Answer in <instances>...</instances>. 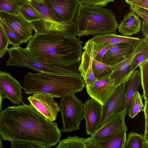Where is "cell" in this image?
Listing matches in <instances>:
<instances>
[{
	"label": "cell",
	"instance_id": "cell-44",
	"mask_svg": "<svg viewBox=\"0 0 148 148\" xmlns=\"http://www.w3.org/2000/svg\"><path fill=\"white\" fill-rule=\"evenodd\" d=\"M0 22H1V20L0 19Z\"/></svg>",
	"mask_w": 148,
	"mask_h": 148
},
{
	"label": "cell",
	"instance_id": "cell-20",
	"mask_svg": "<svg viewBox=\"0 0 148 148\" xmlns=\"http://www.w3.org/2000/svg\"><path fill=\"white\" fill-rule=\"evenodd\" d=\"M94 42L106 43L110 44H124L130 45L134 48L139 43L140 39L114 34H106L94 36L91 39Z\"/></svg>",
	"mask_w": 148,
	"mask_h": 148
},
{
	"label": "cell",
	"instance_id": "cell-19",
	"mask_svg": "<svg viewBox=\"0 0 148 148\" xmlns=\"http://www.w3.org/2000/svg\"><path fill=\"white\" fill-rule=\"evenodd\" d=\"M141 21L139 16L130 10L124 17L119 25V31L124 36L130 37L139 32Z\"/></svg>",
	"mask_w": 148,
	"mask_h": 148
},
{
	"label": "cell",
	"instance_id": "cell-35",
	"mask_svg": "<svg viewBox=\"0 0 148 148\" xmlns=\"http://www.w3.org/2000/svg\"><path fill=\"white\" fill-rule=\"evenodd\" d=\"M130 8L138 16L148 23V9L133 5H130Z\"/></svg>",
	"mask_w": 148,
	"mask_h": 148
},
{
	"label": "cell",
	"instance_id": "cell-18",
	"mask_svg": "<svg viewBox=\"0 0 148 148\" xmlns=\"http://www.w3.org/2000/svg\"><path fill=\"white\" fill-rule=\"evenodd\" d=\"M126 132H121L110 138L95 141L84 142L85 148H124Z\"/></svg>",
	"mask_w": 148,
	"mask_h": 148
},
{
	"label": "cell",
	"instance_id": "cell-37",
	"mask_svg": "<svg viewBox=\"0 0 148 148\" xmlns=\"http://www.w3.org/2000/svg\"><path fill=\"white\" fill-rule=\"evenodd\" d=\"M148 103H145L143 108L145 118V131L144 136L146 140L148 141Z\"/></svg>",
	"mask_w": 148,
	"mask_h": 148
},
{
	"label": "cell",
	"instance_id": "cell-32",
	"mask_svg": "<svg viewBox=\"0 0 148 148\" xmlns=\"http://www.w3.org/2000/svg\"><path fill=\"white\" fill-rule=\"evenodd\" d=\"M11 44L1 22L0 23V60L2 58L8 49Z\"/></svg>",
	"mask_w": 148,
	"mask_h": 148
},
{
	"label": "cell",
	"instance_id": "cell-9",
	"mask_svg": "<svg viewBox=\"0 0 148 148\" xmlns=\"http://www.w3.org/2000/svg\"><path fill=\"white\" fill-rule=\"evenodd\" d=\"M126 114L125 108L113 115L94 134L87 138L85 141H95L106 139L122 131L127 132V128L125 122Z\"/></svg>",
	"mask_w": 148,
	"mask_h": 148
},
{
	"label": "cell",
	"instance_id": "cell-17",
	"mask_svg": "<svg viewBox=\"0 0 148 148\" xmlns=\"http://www.w3.org/2000/svg\"><path fill=\"white\" fill-rule=\"evenodd\" d=\"M134 48L127 44H113L102 57L101 62L110 67L114 66L124 60Z\"/></svg>",
	"mask_w": 148,
	"mask_h": 148
},
{
	"label": "cell",
	"instance_id": "cell-10",
	"mask_svg": "<svg viewBox=\"0 0 148 148\" xmlns=\"http://www.w3.org/2000/svg\"><path fill=\"white\" fill-rule=\"evenodd\" d=\"M126 82L121 84L105 104L102 105L101 115L98 130L113 115L125 108Z\"/></svg>",
	"mask_w": 148,
	"mask_h": 148
},
{
	"label": "cell",
	"instance_id": "cell-40",
	"mask_svg": "<svg viewBox=\"0 0 148 148\" xmlns=\"http://www.w3.org/2000/svg\"><path fill=\"white\" fill-rule=\"evenodd\" d=\"M143 0H125V2L127 3L130 4L132 3Z\"/></svg>",
	"mask_w": 148,
	"mask_h": 148
},
{
	"label": "cell",
	"instance_id": "cell-16",
	"mask_svg": "<svg viewBox=\"0 0 148 148\" xmlns=\"http://www.w3.org/2000/svg\"><path fill=\"white\" fill-rule=\"evenodd\" d=\"M102 109V105L92 98L88 99L84 103V119L87 135L91 136L98 130Z\"/></svg>",
	"mask_w": 148,
	"mask_h": 148
},
{
	"label": "cell",
	"instance_id": "cell-7",
	"mask_svg": "<svg viewBox=\"0 0 148 148\" xmlns=\"http://www.w3.org/2000/svg\"><path fill=\"white\" fill-rule=\"evenodd\" d=\"M147 46L148 38L143 36L138 45L128 56L117 65L110 67L112 72L110 78L115 85L120 86L129 80L133 74L131 69L135 56Z\"/></svg>",
	"mask_w": 148,
	"mask_h": 148
},
{
	"label": "cell",
	"instance_id": "cell-6",
	"mask_svg": "<svg viewBox=\"0 0 148 148\" xmlns=\"http://www.w3.org/2000/svg\"><path fill=\"white\" fill-rule=\"evenodd\" d=\"M59 109L63 125L62 131L70 132L79 130L84 119V103L75 94H68L61 98Z\"/></svg>",
	"mask_w": 148,
	"mask_h": 148
},
{
	"label": "cell",
	"instance_id": "cell-2",
	"mask_svg": "<svg viewBox=\"0 0 148 148\" xmlns=\"http://www.w3.org/2000/svg\"><path fill=\"white\" fill-rule=\"evenodd\" d=\"M83 42L77 38L53 32L36 34L25 49L36 59L60 66L80 64Z\"/></svg>",
	"mask_w": 148,
	"mask_h": 148
},
{
	"label": "cell",
	"instance_id": "cell-3",
	"mask_svg": "<svg viewBox=\"0 0 148 148\" xmlns=\"http://www.w3.org/2000/svg\"><path fill=\"white\" fill-rule=\"evenodd\" d=\"M23 83V89L25 94L42 93L60 98L68 94L81 91L85 86L81 76L46 72H28L24 76Z\"/></svg>",
	"mask_w": 148,
	"mask_h": 148
},
{
	"label": "cell",
	"instance_id": "cell-29",
	"mask_svg": "<svg viewBox=\"0 0 148 148\" xmlns=\"http://www.w3.org/2000/svg\"><path fill=\"white\" fill-rule=\"evenodd\" d=\"M86 139L78 136L69 135L67 138L60 141L56 148H85L84 142Z\"/></svg>",
	"mask_w": 148,
	"mask_h": 148
},
{
	"label": "cell",
	"instance_id": "cell-13",
	"mask_svg": "<svg viewBox=\"0 0 148 148\" xmlns=\"http://www.w3.org/2000/svg\"><path fill=\"white\" fill-rule=\"evenodd\" d=\"M23 88L9 73L0 71V92L3 99H7L15 105L23 104Z\"/></svg>",
	"mask_w": 148,
	"mask_h": 148
},
{
	"label": "cell",
	"instance_id": "cell-41",
	"mask_svg": "<svg viewBox=\"0 0 148 148\" xmlns=\"http://www.w3.org/2000/svg\"><path fill=\"white\" fill-rule=\"evenodd\" d=\"M3 99L2 97L1 93L0 92V113L1 109L2 103L3 101Z\"/></svg>",
	"mask_w": 148,
	"mask_h": 148
},
{
	"label": "cell",
	"instance_id": "cell-11",
	"mask_svg": "<svg viewBox=\"0 0 148 148\" xmlns=\"http://www.w3.org/2000/svg\"><path fill=\"white\" fill-rule=\"evenodd\" d=\"M54 97L48 94L36 93L27 97L30 104L48 120L55 121L59 111V106Z\"/></svg>",
	"mask_w": 148,
	"mask_h": 148
},
{
	"label": "cell",
	"instance_id": "cell-14",
	"mask_svg": "<svg viewBox=\"0 0 148 148\" xmlns=\"http://www.w3.org/2000/svg\"><path fill=\"white\" fill-rule=\"evenodd\" d=\"M30 23L36 34L53 32L73 38L77 36L74 21L71 23L64 24L41 19Z\"/></svg>",
	"mask_w": 148,
	"mask_h": 148
},
{
	"label": "cell",
	"instance_id": "cell-4",
	"mask_svg": "<svg viewBox=\"0 0 148 148\" xmlns=\"http://www.w3.org/2000/svg\"><path fill=\"white\" fill-rule=\"evenodd\" d=\"M75 16L76 35L79 38L89 35L116 34L119 24L110 9L80 2Z\"/></svg>",
	"mask_w": 148,
	"mask_h": 148
},
{
	"label": "cell",
	"instance_id": "cell-28",
	"mask_svg": "<svg viewBox=\"0 0 148 148\" xmlns=\"http://www.w3.org/2000/svg\"><path fill=\"white\" fill-rule=\"evenodd\" d=\"M140 69V84L143 91V97L145 103L148 102V59L138 66Z\"/></svg>",
	"mask_w": 148,
	"mask_h": 148
},
{
	"label": "cell",
	"instance_id": "cell-25",
	"mask_svg": "<svg viewBox=\"0 0 148 148\" xmlns=\"http://www.w3.org/2000/svg\"><path fill=\"white\" fill-rule=\"evenodd\" d=\"M124 148H148V141L144 135L131 132L126 138Z\"/></svg>",
	"mask_w": 148,
	"mask_h": 148
},
{
	"label": "cell",
	"instance_id": "cell-15",
	"mask_svg": "<svg viewBox=\"0 0 148 148\" xmlns=\"http://www.w3.org/2000/svg\"><path fill=\"white\" fill-rule=\"evenodd\" d=\"M119 86L115 85L110 77H108L96 80L93 84L86 86V87L91 98L103 105Z\"/></svg>",
	"mask_w": 148,
	"mask_h": 148
},
{
	"label": "cell",
	"instance_id": "cell-30",
	"mask_svg": "<svg viewBox=\"0 0 148 148\" xmlns=\"http://www.w3.org/2000/svg\"><path fill=\"white\" fill-rule=\"evenodd\" d=\"M144 107L142 102V97L138 91L134 94L133 97L127 114L130 118L132 119L140 111H143Z\"/></svg>",
	"mask_w": 148,
	"mask_h": 148
},
{
	"label": "cell",
	"instance_id": "cell-23",
	"mask_svg": "<svg viewBox=\"0 0 148 148\" xmlns=\"http://www.w3.org/2000/svg\"><path fill=\"white\" fill-rule=\"evenodd\" d=\"M140 84V71L138 69L135 70L132 75L126 82L125 92V108L127 113L130 105L134 94L138 91Z\"/></svg>",
	"mask_w": 148,
	"mask_h": 148
},
{
	"label": "cell",
	"instance_id": "cell-22",
	"mask_svg": "<svg viewBox=\"0 0 148 148\" xmlns=\"http://www.w3.org/2000/svg\"><path fill=\"white\" fill-rule=\"evenodd\" d=\"M112 45L106 43L94 42L90 39L86 43L83 49L93 58L101 61L102 57Z\"/></svg>",
	"mask_w": 148,
	"mask_h": 148
},
{
	"label": "cell",
	"instance_id": "cell-33",
	"mask_svg": "<svg viewBox=\"0 0 148 148\" xmlns=\"http://www.w3.org/2000/svg\"><path fill=\"white\" fill-rule=\"evenodd\" d=\"M1 22L11 44L14 47L20 46L22 42L17 34L1 21Z\"/></svg>",
	"mask_w": 148,
	"mask_h": 148
},
{
	"label": "cell",
	"instance_id": "cell-24",
	"mask_svg": "<svg viewBox=\"0 0 148 148\" xmlns=\"http://www.w3.org/2000/svg\"><path fill=\"white\" fill-rule=\"evenodd\" d=\"M92 58V68L95 79L97 80L110 77L112 72V68L101 62Z\"/></svg>",
	"mask_w": 148,
	"mask_h": 148
},
{
	"label": "cell",
	"instance_id": "cell-34",
	"mask_svg": "<svg viewBox=\"0 0 148 148\" xmlns=\"http://www.w3.org/2000/svg\"><path fill=\"white\" fill-rule=\"evenodd\" d=\"M147 59H148V46L146 47L135 56L132 64L131 73H133V71L139 65Z\"/></svg>",
	"mask_w": 148,
	"mask_h": 148
},
{
	"label": "cell",
	"instance_id": "cell-26",
	"mask_svg": "<svg viewBox=\"0 0 148 148\" xmlns=\"http://www.w3.org/2000/svg\"><path fill=\"white\" fill-rule=\"evenodd\" d=\"M18 13L29 23L43 18L30 1L25 3L20 7Z\"/></svg>",
	"mask_w": 148,
	"mask_h": 148
},
{
	"label": "cell",
	"instance_id": "cell-1",
	"mask_svg": "<svg viewBox=\"0 0 148 148\" xmlns=\"http://www.w3.org/2000/svg\"><path fill=\"white\" fill-rule=\"evenodd\" d=\"M62 130L31 104L9 106L0 113V135L12 148H50Z\"/></svg>",
	"mask_w": 148,
	"mask_h": 148
},
{
	"label": "cell",
	"instance_id": "cell-12",
	"mask_svg": "<svg viewBox=\"0 0 148 148\" xmlns=\"http://www.w3.org/2000/svg\"><path fill=\"white\" fill-rule=\"evenodd\" d=\"M0 19L17 34L22 43H26L32 37V25L20 14H12L0 11Z\"/></svg>",
	"mask_w": 148,
	"mask_h": 148
},
{
	"label": "cell",
	"instance_id": "cell-5",
	"mask_svg": "<svg viewBox=\"0 0 148 148\" xmlns=\"http://www.w3.org/2000/svg\"><path fill=\"white\" fill-rule=\"evenodd\" d=\"M9 55L7 66L27 67L34 71L64 75L81 76L79 71L80 64L70 66H60L48 64L33 57L25 48L12 46L7 51Z\"/></svg>",
	"mask_w": 148,
	"mask_h": 148
},
{
	"label": "cell",
	"instance_id": "cell-39",
	"mask_svg": "<svg viewBox=\"0 0 148 148\" xmlns=\"http://www.w3.org/2000/svg\"><path fill=\"white\" fill-rule=\"evenodd\" d=\"M130 5L148 9V0H143L132 3Z\"/></svg>",
	"mask_w": 148,
	"mask_h": 148
},
{
	"label": "cell",
	"instance_id": "cell-42",
	"mask_svg": "<svg viewBox=\"0 0 148 148\" xmlns=\"http://www.w3.org/2000/svg\"><path fill=\"white\" fill-rule=\"evenodd\" d=\"M3 139L2 137V136H1V135H0V148H3V147L2 146V142L3 140Z\"/></svg>",
	"mask_w": 148,
	"mask_h": 148
},
{
	"label": "cell",
	"instance_id": "cell-38",
	"mask_svg": "<svg viewBox=\"0 0 148 148\" xmlns=\"http://www.w3.org/2000/svg\"><path fill=\"white\" fill-rule=\"evenodd\" d=\"M142 21L140 29L143 36L148 38V23L143 19Z\"/></svg>",
	"mask_w": 148,
	"mask_h": 148
},
{
	"label": "cell",
	"instance_id": "cell-43",
	"mask_svg": "<svg viewBox=\"0 0 148 148\" xmlns=\"http://www.w3.org/2000/svg\"><path fill=\"white\" fill-rule=\"evenodd\" d=\"M28 1H30L31 0H25Z\"/></svg>",
	"mask_w": 148,
	"mask_h": 148
},
{
	"label": "cell",
	"instance_id": "cell-27",
	"mask_svg": "<svg viewBox=\"0 0 148 148\" xmlns=\"http://www.w3.org/2000/svg\"><path fill=\"white\" fill-rule=\"evenodd\" d=\"M28 2L25 0H0V11L18 14L20 7Z\"/></svg>",
	"mask_w": 148,
	"mask_h": 148
},
{
	"label": "cell",
	"instance_id": "cell-21",
	"mask_svg": "<svg viewBox=\"0 0 148 148\" xmlns=\"http://www.w3.org/2000/svg\"><path fill=\"white\" fill-rule=\"evenodd\" d=\"M92 57L84 51H82L79 71L86 86L93 84L97 80L94 77L92 68Z\"/></svg>",
	"mask_w": 148,
	"mask_h": 148
},
{
	"label": "cell",
	"instance_id": "cell-36",
	"mask_svg": "<svg viewBox=\"0 0 148 148\" xmlns=\"http://www.w3.org/2000/svg\"><path fill=\"white\" fill-rule=\"evenodd\" d=\"M82 3L89 5L104 6L114 0H79Z\"/></svg>",
	"mask_w": 148,
	"mask_h": 148
},
{
	"label": "cell",
	"instance_id": "cell-8",
	"mask_svg": "<svg viewBox=\"0 0 148 148\" xmlns=\"http://www.w3.org/2000/svg\"><path fill=\"white\" fill-rule=\"evenodd\" d=\"M59 23L74 22L80 3L79 0H42Z\"/></svg>",
	"mask_w": 148,
	"mask_h": 148
},
{
	"label": "cell",
	"instance_id": "cell-31",
	"mask_svg": "<svg viewBox=\"0 0 148 148\" xmlns=\"http://www.w3.org/2000/svg\"><path fill=\"white\" fill-rule=\"evenodd\" d=\"M30 2L42 16V19L59 22L42 0H31Z\"/></svg>",
	"mask_w": 148,
	"mask_h": 148
}]
</instances>
